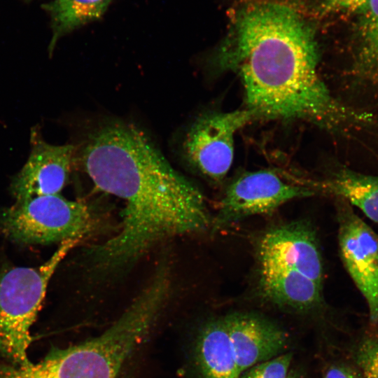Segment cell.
I'll return each instance as SVG.
<instances>
[{"mask_svg":"<svg viewBox=\"0 0 378 378\" xmlns=\"http://www.w3.org/2000/svg\"><path fill=\"white\" fill-rule=\"evenodd\" d=\"M30 143L28 159L10 183L16 201L59 194L74 164L76 146L50 144L43 140L38 127L31 131Z\"/></svg>","mask_w":378,"mask_h":378,"instance_id":"obj_10","label":"cell"},{"mask_svg":"<svg viewBox=\"0 0 378 378\" xmlns=\"http://www.w3.org/2000/svg\"><path fill=\"white\" fill-rule=\"evenodd\" d=\"M98 222L89 205L60 194L16 201L0 211L1 232L15 242L27 244L80 240L94 232Z\"/></svg>","mask_w":378,"mask_h":378,"instance_id":"obj_6","label":"cell"},{"mask_svg":"<svg viewBox=\"0 0 378 378\" xmlns=\"http://www.w3.org/2000/svg\"><path fill=\"white\" fill-rule=\"evenodd\" d=\"M318 63L311 29L290 6L273 1L241 8L213 59L239 76L255 120H306L335 132L370 122L371 115L332 96Z\"/></svg>","mask_w":378,"mask_h":378,"instance_id":"obj_2","label":"cell"},{"mask_svg":"<svg viewBox=\"0 0 378 378\" xmlns=\"http://www.w3.org/2000/svg\"><path fill=\"white\" fill-rule=\"evenodd\" d=\"M112 1L55 0L45 5L50 15L53 33L49 52L60 37L100 19Z\"/></svg>","mask_w":378,"mask_h":378,"instance_id":"obj_14","label":"cell"},{"mask_svg":"<svg viewBox=\"0 0 378 378\" xmlns=\"http://www.w3.org/2000/svg\"><path fill=\"white\" fill-rule=\"evenodd\" d=\"M356 17V70L370 76L378 72V0H368Z\"/></svg>","mask_w":378,"mask_h":378,"instance_id":"obj_15","label":"cell"},{"mask_svg":"<svg viewBox=\"0 0 378 378\" xmlns=\"http://www.w3.org/2000/svg\"><path fill=\"white\" fill-rule=\"evenodd\" d=\"M316 192L330 195L359 208L370 219L378 223V176L340 169L321 181L300 179Z\"/></svg>","mask_w":378,"mask_h":378,"instance_id":"obj_13","label":"cell"},{"mask_svg":"<svg viewBox=\"0 0 378 378\" xmlns=\"http://www.w3.org/2000/svg\"><path fill=\"white\" fill-rule=\"evenodd\" d=\"M258 292L279 308L307 313L323 305V267L314 227L306 220L267 230L255 248Z\"/></svg>","mask_w":378,"mask_h":378,"instance_id":"obj_3","label":"cell"},{"mask_svg":"<svg viewBox=\"0 0 378 378\" xmlns=\"http://www.w3.org/2000/svg\"><path fill=\"white\" fill-rule=\"evenodd\" d=\"M323 378H363L356 370L343 364L330 365L326 371Z\"/></svg>","mask_w":378,"mask_h":378,"instance_id":"obj_19","label":"cell"},{"mask_svg":"<svg viewBox=\"0 0 378 378\" xmlns=\"http://www.w3.org/2000/svg\"><path fill=\"white\" fill-rule=\"evenodd\" d=\"M368 0H319L318 9L321 14H353L357 15Z\"/></svg>","mask_w":378,"mask_h":378,"instance_id":"obj_18","label":"cell"},{"mask_svg":"<svg viewBox=\"0 0 378 378\" xmlns=\"http://www.w3.org/2000/svg\"><path fill=\"white\" fill-rule=\"evenodd\" d=\"M354 359L363 378H378V337L363 339L356 349Z\"/></svg>","mask_w":378,"mask_h":378,"instance_id":"obj_17","label":"cell"},{"mask_svg":"<svg viewBox=\"0 0 378 378\" xmlns=\"http://www.w3.org/2000/svg\"><path fill=\"white\" fill-rule=\"evenodd\" d=\"M316 193L296 178L270 169L246 172L227 186L211 227L216 231L249 216L270 214L290 200Z\"/></svg>","mask_w":378,"mask_h":378,"instance_id":"obj_8","label":"cell"},{"mask_svg":"<svg viewBox=\"0 0 378 378\" xmlns=\"http://www.w3.org/2000/svg\"><path fill=\"white\" fill-rule=\"evenodd\" d=\"M288 378H300V377L296 372H293L290 371Z\"/></svg>","mask_w":378,"mask_h":378,"instance_id":"obj_20","label":"cell"},{"mask_svg":"<svg viewBox=\"0 0 378 378\" xmlns=\"http://www.w3.org/2000/svg\"><path fill=\"white\" fill-rule=\"evenodd\" d=\"M79 239H68L43 264L35 267H11L0 272V355L12 364L30 362L27 349L30 328L58 265Z\"/></svg>","mask_w":378,"mask_h":378,"instance_id":"obj_5","label":"cell"},{"mask_svg":"<svg viewBox=\"0 0 378 378\" xmlns=\"http://www.w3.org/2000/svg\"><path fill=\"white\" fill-rule=\"evenodd\" d=\"M223 318L240 373L276 356L286 346L287 333L262 316L234 312Z\"/></svg>","mask_w":378,"mask_h":378,"instance_id":"obj_11","label":"cell"},{"mask_svg":"<svg viewBox=\"0 0 378 378\" xmlns=\"http://www.w3.org/2000/svg\"><path fill=\"white\" fill-rule=\"evenodd\" d=\"M292 357L291 353L276 356L252 366L239 378H288Z\"/></svg>","mask_w":378,"mask_h":378,"instance_id":"obj_16","label":"cell"},{"mask_svg":"<svg viewBox=\"0 0 378 378\" xmlns=\"http://www.w3.org/2000/svg\"><path fill=\"white\" fill-rule=\"evenodd\" d=\"M75 146L74 162L94 186L125 204L119 232L90 251V273L99 281L123 274L160 241L211 227L203 193L135 124L100 120Z\"/></svg>","mask_w":378,"mask_h":378,"instance_id":"obj_1","label":"cell"},{"mask_svg":"<svg viewBox=\"0 0 378 378\" xmlns=\"http://www.w3.org/2000/svg\"><path fill=\"white\" fill-rule=\"evenodd\" d=\"M254 120L253 113L247 108L199 116L181 141L183 160L207 179L222 182L233 162L237 132Z\"/></svg>","mask_w":378,"mask_h":378,"instance_id":"obj_7","label":"cell"},{"mask_svg":"<svg viewBox=\"0 0 378 378\" xmlns=\"http://www.w3.org/2000/svg\"><path fill=\"white\" fill-rule=\"evenodd\" d=\"M195 358L201 378H239L241 373L223 317L202 325L196 338Z\"/></svg>","mask_w":378,"mask_h":378,"instance_id":"obj_12","label":"cell"},{"mask_svg":"<svg viewBox=\"0 0 378 378\" xmlns=\"http://www.w3.org/2000/svg\"><path fill=\"white\" fill-rule=\"evenodd\" d=\"M168 267L150 283L105 331L80 344L54 351L64 378H118L130 356L146 339L172 292Z\"/></svg>","mask_w":378,"mask_h":378,"instance_id":"obj_4","label":"cell"},{"mask_svg":"<svg viewBox=\"0 0 378 378\" xmlns=\"http://www.w3.org/2000/svg\"><path fill=\"white\" fill-rule=\"evenodd\" d=\"M338 243L347 272L368 304L370 323H378V234L337 198Z\"/></svg>","mask_w":378,"mask_h":378,"instance_id":"obj_9","label":"cell"}]
</instances>
